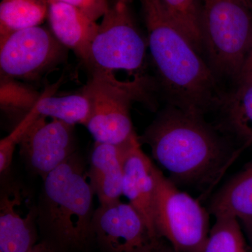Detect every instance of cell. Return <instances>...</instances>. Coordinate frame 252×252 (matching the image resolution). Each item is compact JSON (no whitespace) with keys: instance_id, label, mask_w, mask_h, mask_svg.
Instances as JSON below:
<instances>
[{"instance_id":"cell-1","label":"cell","mask_w":252,"mask_h":252,"mask_svg":"<svg viewBox=\"0 0 252 252\" xmlns=\"http://www.w3.org/2000/svg\"><path fill=\"white\" fill-rule=\"evenodd\" d=\"M177 185L211 189L239 155L229 142L196 115L167 107L139 137Z\"/></svg>"},{"instance_id":"cell-2","label":"cell","mask_w":252,"mask_h":252,"mask_svg":"<svg viewBox=\"0 0 252 252\" xmlns=\"http://www.w3.org/2000/svg\"><path fill=\"white\" fill-rule=\"evenodd\" d=\"M147 45L170 106L203 116L220 104L213 73L160 0H140Z\"/></svg>"},{"instance_id":"cell-3","label":"cell","mask_w":252,"mask_h":252,"mask_svg":"<svg viewBox=\"0 0 252 252\" xmlns=\"http://www.w3.org/2000/svg\"><path fill=\"white\" fill-rule=\"evenodd\" d=\"M128 4L112 0L91 44L87 67L92 79L117 89L133 102L148 101L147 41Z\"/></svg>"},{"instance_id":"cell-4","label":"cell","mask_w":252,"mask_h":252,"mask_svg":"<svg viewBox=\"0 0 252 252\" xmlns=\"http://www.w3.org/2000/svg\"><path fill=\"white\" fill-rule=\"evenodd\" d=\"M82 158L73 154L46 176L38 203V226L44 240L64 251L93 242L94 193Z\"/></svg>"},{"instance_id":"cell-5","label":"cell","mask_w":252,"mask_h":252,"mask_svg":"<svg viewBox=\"0 0 252 252\" xmlns=\"http://www.w3.org/2000/svg\"><path fill=\"white\" fill-rule=\"evenodd\" d=\"M202 31L214 69L238 77L252 45L250 0H202Z\"/></svg>"},{"instance_id":"cell-6","label":"cell","mask_w":252,"mask_h":252,"mask_svg":"<svg viewBox=\"0 0 252 252\" xmlns=\"http://www.w3.org/2000/svg\"><path fill=\"white\" fill-rule=\"evenodd\" d=\"M153 174L157 234L180 252H203L210 232L208 210L177 188L154 163Z\"/></svg>"},{"instance_id":"cell-7","label":"cell","mask_w":252,"mask_h":252,"mask_svg":"<svg viewBox=\"0 0 252 252\" xmlns=\"http://www.w3.org/2000/svg\"><path fill=\"white\" fill-rule=\"evenodd\" d=\"M67 50L50 28L39 26L15 32L0 39L1 75L36 80L62 63Z\"/></svg>"},{"instance_id":"cell-8","label":"cell","mask_w":252,"mask_h":252,"mask_svg":"<svg viewBox=\"0 0 252 252\" xmlns=\"http://www.w3.org/2000/svg\"><path fill=\"white\" fill-rule=\"evenodd\" d=\"M161 238L129 203L120 200L94 210L92 239L101 252H152Z\"/></svg>"},{"instance_id":"cell-9","label":"cell","mask_w":252,"mask_h":252,"mask_svg":"<svg viewBox=\"0 0 252 252\" xmlns=\"http://www.w3.org/2000/svg\"><path fill=\"white\" fill-rule=\"evenodd\" d=\"M39 116L18 144L20 154L32 172L42 180L75 154L74 126Z\"/></svg>"},{"instance_id":"cell-10","label":"cell","mask_w":252,"mask_h":252,"mask_svg":"<svg viewBox=\"0 0 252 252\" xmlns=\"http://www.w3.org/2000/svg\"><path fill=\"white\" fill-rule=\"evenodd\" d=\"M91 101L86 127L97 143L122 145L136 137L130 107L133 101L120 91L91 78L83 88Z\"/></svg>"},{"instance_id":"cell-11","label":"cell","mask_w":252,"mask_h":252,"mask_svg":"<svg viewBox=\"0 0 252 252\" xmlns=\"http://www.w3.org/2000/svg\"><path fill=\"white\" fill-rule=\"evenodd\" d=\"M38 217V205L24 186L9 177L1 182L0 252H28L32 248L37 240Z\"/></svg>"},{"instance_id":"cell-12","label":"cell","mask_w":252,"mask_h":252,"mask_svg":"<svg viewBox=\"0 0 252 252\" xmlns=\"http://www.w3.org/2000/svg\"><path fill=\"white\" fill-rule=\"evenodd\" d=\"M153 165L154 162L141 148L138 136L126 144L123 166V195L140 214L151 231L158 236L154 223L156 183Z\"/></svg>"},{"instance_id":"cell-13","label":"cell","mask_w":252,"mask_h":252,"mask_svg":"<svg viewBox=\"0 0 252 252\" xmlns=\"http://www.w3.org/2000/svg\"><path fill=\"white\" fill-rule=\"evenodd\" d=\"M47 18L56 39L87 65L99 23L77 8L61 1H49Z\"/></svg>"},{"instance_id":"cell-14","label":"cell","mask_w":252,"mask_h":252,"mask_svg":"<svg viewBox=\"0 0 252 252\" xmlns=\"http://www.w3.org/2000/svg\"><path fill=\"white\" fill-rule=\"evenodd\" d=\"M127 143L114 145L94 142L87 175L101 205L121 200L123 195L124 151Z\"/></svg>"},{"instance_id":"cell-15","label":"cell","mask_w":252,"mask_h":252,"mask_svg":"<svg viewBox=\"0 0 252 252\" xmlns=\"http://www.w3.org/2000/svg\"><path fill=\"white\" fill-rule=\"evenodd\" d=\"M209 213L215 219H252V161L212 197Z\"/></svg>"},{"instance_id":"cell-16","label":"cell","mask_w":252,"mask_h":252,"mask_svg":"<svg viewBox=\"0 0 252 252\" xmlns=\"http://www.w3.org/2000/svg\"><path fill=\"white\" fill-rule=\"evenodd\" d=\"M55 89H48L43 93L35 106L37 114L69 125L86 126L90 119L91 105L89 95L84 89L67 95L54 96Z\"/></svg>"},{"instance_id":"cell-17","label":"cell","mask_w":252,"mask_h":252,"mask_svg":"<svg viewBox=\"0 0 252 252\" xmlns=\"http://www.w3.org/2000/svg\"><path fill=\"white\" fill-rule=\"evenodd\" d=\"M48 11V0H1L0 39L15 32L41 26Z\"/></svg>"},{"instance_id":"cell-18","label":"cell","mask_w":252,"mask_h":252,"mask_svg":"<svg viewBox=\"0 0 252 252\" xmlns=\"http://www.w3.org/2000/svg\"><path fill=\"white\" fill-rule=\"evenodd\" d=\"M228 128L243 143L252 145V84L239 85L223 104Z\"/></svg>"},{"instance_id":"cell-19","label":"cell","mask_w":252,"mask_h":252,"mask_svg":"<svg viewBox=\"0 0 252 252\" xmlns=\"http://www.w3.org/2000/svg\"><path fill=\"white\" fill-rule=\"evenodd\" d=\"M42 94L17 79L1 75L0 108L6 117L18 124L32 111Z\"/></svg>"},{"instance_id":"cell-20","label":"cell","mask_w":252,"mask_h":252,"mask_svg":"<svg viewBox=\"0 0 252 252\" xmlns=\"http://www.w3.org/2000/svg\"><path fill=\"white\" fill-rule=\"evenodd\" d=\"M198 52L203 46L202 0H160Z\"/></svg>"},{"instance_id":"cell-21","label":"cell","mask_w":252,"mask_h":252,"mask_svg":"<svg viewBox=\"0 0 252 252\" xmlns=\"http://www.w3.org/2000/svg\"><path fill=\"white\" fill-rule=\"evenodd\" d=\"M203 252H252L241 224L233 218L217 219Z\"/></svg>"},{"instance_id":"cell-22","label":"cell","mask_w":252,"mask_h":252,"mask_svg":"<svg viewBox=\"0 0 252 252\" xmlns=\"http://www.w3.org/2000/svg\"><path fill=\"white\" fill-rule=\"evenodd\" d=\"M35 107L19 124L16 125L9 135L0 141V173L1 176L7 175L11 163L16 146L20 143L23 134L32 123L39 117Z\"/></svg>"},{"instance_id":"cell-23","label":"cell","mask_w":252,"mask_h":252,"mask_svg":"<svg viewBox=\"0 0 252 252\" xmlns=\"http://www.w3.org/2000/svg\"><path fill=\"white\" fill-rule=\"evenodd\" d=\"M48 1H61V2L71 5L96 22L99 18L103 17L110 5L109 0H48Z\"/></svg>"},{"instance_id":"cell-24","label":"cell","mask_w":252,"mask_h":252,"mask_svg":"<svg viewBox=\"0 0 252 252\" xmlns=\"http://www.w3.org/2000/svg\"><path fill=\"white\" fill-rule=\"evenodd\" d=\"M239 85L252 84V45L244 61L238 77Z\"/></svg>"},{"instance_id":"cell-25","label":"cell","mask_w":252,"mask_h":252,"mask_svg":"<svg viewBox=\"0 0 252 252\" xmlns=\"http://www.w3.org/2000/svg\"><path fill=\"white\" fill-rule=\"evenodd\" d=\"M28 252H66L62 249L49 243L46 240H43L40 243L36 244L32 248H31Z\"/></svg>"},{"instance_id":"cell-26","label":"cell","mask_w":252,"mask_h":252,"mask_svg":"<svg viewBox=\"0 0 252 252\" xmlns=\"http://www.w3.org/2000/svg\"><path fill=\"white\" fill-rule=\"evenodd\" d=\"M240 223L244 233L246 235L247 239L250 243L252 252V219L240 220Z\"/></svg>"},{"instance_id":"cell-27","label":"cell","mask_w":252,"mask_h":252,"mask_svg":"<svg viewBox=\"0 0 252 252\" xmlns=\"http://www.w3.org/2000/svg\"><path fill=\"white\" fill-rule=\"evenodd\" d=\"M152 252H180L175 250L166 240L161 238L158 243L157 247L154 248Z\"/></svg>"},{"instance_id":"cell-28","label":"cell","mask_w":252,"mask_h":252,"mask_svg":"<svg viewBox=\"0 0 252 252\" xmlns=\"http://www.w3.org/2000/svg\"><path fill=\"white\" fill-rule=\"evenodd\" d=\"M117 1H122V2L126 3V4H130L134 0H117Z\"/></svg>"},{"instance_id":"cell-29","label":"cell","mask_w":252,"mask_h":252,"mask_svg":"<svg viewBox=\"0 0 252 252\" xmlns=\"http://www.w3.org/2000/svg\"><path fill=\"white\" fill-rule=\"evenodd\" d=\"M250 1H251V2H252V0H250Z\"/></svg>"}]
</instances>
